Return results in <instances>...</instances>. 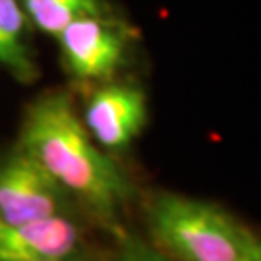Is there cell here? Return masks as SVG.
I'll return each instance as SVG.
<instances>
[{
	"label": "cell",
	"mask_w": 261,
	"mask_h": 261,
	"mask_svg": "<svg viewBox=\"0 0 261 261\" xmlns=\"http://www.w3.org/2000/svg\"><path fill=\"white\" fill-rule=\"evenodd\" d=\"M18 145L107 224H116L134 197L130 178L89 136L68 91H47L28 105Z\"/></svg>",
	"instance_id": "6da1fadb"
},
{
	"label": "cell",
	"mask_w": 261,
	"mask_h": 261,
	"mask_svg": "<svg viewBox=\"0 0 261 261\" xmlns=\"http://www.w3.org/2000/svg\"><path fill=\"white\" fill-rule=\"evenodd\" d=\"M238 261H261V238L257 240V244L253 246L252 250H248Z\"/></svg>",
	"instance_id": "30bf717a"
},
{
	"label": "cell",
	"mask_w": 261,
	"mask_h": 261,
	"mask_svg": "<svg viewBox=\"0 0 261 261\" xmlns=\"http://www.w3.org/2000/svg\"><path fill=\"white\" fill-rule=\"evenodd\" d=\"M85 128L103 149H124L147 124V97L138 85L105 82L89 95Z\"/></svg>",
	"instance_id": "5b68a950"
},
{
	"label": "cell",
	"mask_w": 261,
	"mask_h": 261,
	"mask_svg": "<svg viewBox=\"0 0 261 261\" xmlns=\"http://www.w3.org/2000/svg\"><path fill=\"white\" fill-rule=\"evenodd\" d=\"M62 64L77 84L109 82L126 60L128 28L107 14L72 21L58 35Z\"/></svg>",
	"instance_id": "3957f363"
},
{
	"label": "cell",
	"mask_w": 261,
	"mask_h": 261,
	"mask_svg": "<svg viewBox=\"0 0 261 261\" xmlns=\"http://www.w3.org/2000/svg\"><path fill=\"white\" fill-rule=\"evenodd\" d=\"M84 253V232L70 215L23 223L0 219V261H60Z\"/></svg>",
	"instance_id": "8992f818"
},
{
	"label": "cell",
	"mask_w": 261,
	"mask_h": 261,
	"mask_svg": "<svg viewBox=\"0 0 261 261\" xmlns=\"http://www.w3.org/2000/svg\"><path fill=\"white\" fill-rule=\"evenodd\" d=\"M29 29L31 23L19 0H0V68L23 84L35 82L39 75Z\"/></svg>",
	"instance_id": "52a82bcc"
},
{
	"label": "cell",
	"mask_w": 261,
	"mask_h": 261,
	"mask_svg": "<svg viewBox=\"0 0 261 261\" xmlns=\"http://www.w3.org/2000/svg\"><path fill=\"white\" fill-rule=\"evenodd\" d=\"M19 4L29 23L53 37L75 19L107 14L105 0H19Z\"/></svg>",
	"instance_id": "ba28073f"
},
{
	"label": "cell",
	"mask_w": 261,
	"mask_h": 261,
	"mask_svg": "<svg viewBox=\"0 0 261 261\" xmlns=\"http://www.w3.org/2000/svg\"><path fill=\"white\" fill-rule=\"evenodd\" d=\"M72 199L74 197L19 145L0 155V219L23 223L70 215Z\"/></svg>",
	"instance_id": "277c9868"
},
{
	"label": "cell",
	"mask_w": 261,
	"mask_h": 261,
	"mask_svg": "<svg viewBox=\"0 0 261 261\" xmlns=\"http://www.w3.org/2000/svg\"><path fill=\"white\" fill-rule=\"evenodd\" d=\"M60 261H84L82 257H75V259H60Z\"/></svg>",
	"instance_id": "8fae6325"
},
{
	"label": "cell",
	"mask_w": 261,
	"mask_h": 261,
	"mask_svg": "<svg viewBox=\"0 0 261 261\" xmlns=\"http://www.w3.org/2000/svg\"><path fill=\"white\" fill-rule=\"evenodd\" d=\"M159 250L180 261H238L259 236L217 203L174 192H155L145 205Z\"/></svg>",
	"instance_id": "7a4b0ae2"
},
{
	"label": "cell",
	"mask_w": 261,
	"mask_h": 261,
	"mask_svg": "<svg viewBox=\"0 0 261 261\" xmlns=\"http://www.w3.org/2000/svg\"><path fill=\"white\" fill-rule=\"evenodd\" d=\"M112 261H170L157 246L147 244L138 236H122L118 252Z\"/></svg>",
	"instance_id": "9c48e42d"
}]
</instances>
